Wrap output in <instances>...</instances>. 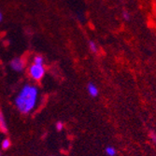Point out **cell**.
I'll list each match as a JSON object with an SVG mask.
<instances>
[{
    "label": "cell",
    "instance_id": "obj_10",
    "mask_svg": "<svg viewBox=\"0 0 156 156\" xmlns=\"http://www.w3.org/2000/svg\"><path fill=\"white\" fill-rule=\"evenodd\" d=\"M10 140L9 138H5L3 141H2V143H1V147L3 150H8L9 147H10Z\"/></svg>",
    "mask_w": 156,
    "mask_h": 156
},
{
    "label": "cell",
    "instance_id": "obj_2",
    "mask_svg": "<svg viewBox=\"0 0 156 156\" xmlns=\"http://www.w3.org/2000/svg\"><path fill=\"white\" fill-rule=\"evenodd\" d=\"M45 72L46 71H45L44 66H39V65H36V64L31 65L29 69H28L29 76L36 81H38L43 78L45 75Z\"/></svg>",
    "mask_w": 156,
    "mask_h": 156
},
{
    "label": "cell",
    "instance_id": "obj_12",
    "mask_svg": "<svg viewBox=\"0 0 156 156\" xmlns=\"http://www.w3.org/2000/svg\"><path fill=\"white\" fill-rule=\"evenodd\" d=\"M151 140L153 141L154 143H156V135L155 134H151Z\"/></svg>",
    "mask_w": 156,
    "mask_h": 156
},
{
    "label": "cell",
    "instance_id": "obj_9",
    "mask_svg": "<svg viewBox=\"0 0 156 156\" xmlns=\"http://www.w3.org/2000/svg\"><path fill=\"white\" fill-rule=\"evenodd\" d=\"M105 151H106V154L108 156H115L116 155V150L113 147H110V146L107 147Z\"/></svg>",
    "mask_w": 156,
    "mask_h": 156
},
{
    "label": "cell",
    "instance_id": "obj_14",
    "mask_svg": "<svg viewBox=\"0 0 156 156\" xmlns=\"http://www.w3.org/2000/svg\"><path fill=\"white\" fill-rule=\"evenodd\" d=\"M0 156H1V154H0Z\"/></svg>",
    "mask_w": 156,
    "mask_h": 156
},
{
    "label": "cell",
    "instance_id": "obj_13",
    "mask_svg": "<svg viewBox=\"0 0 156 156\" xmlns=\"http://www.w3.org/2000/svg\"><path fill=\"white\" fill-rule=\"evenodd\" d=\"M2 19H3V16H2V13H1V11H0V22L2 21Z\"/></svg>",
    "mask_w": 156,
    "mask_h": 156
},
{
    "label": "cell",
    "instance_id": "obj_3",
    "mask_svg": "<svg viewBox=\"0 0 156 156\" xmlns=\"http://www.w3.org/2000/svg\"><path fill=\"white\" fill-rule=\"evenodd\" d=\"M9 66L11 67L12 70L16 72H22L23 70L24 69V61L22 59V58H19V57H16V58H13L10 63H9Z\"/></svg>",
    "mask_w": 156,
    "mask_h": 156
},
{
    "label": "cell",
    "instance_id": "obj_7",
    "mask_svg": "<svg viewBox=\"0 0 156 156\" xmlns=\"http://www.w3.org/2000/svg\"><path fill=\"white\" fill-rule=\"evenodd\" d=\"M122 17L125 22H129L131 20V13L129 12V10L123 9L122 10Z\"/></svg>",
    "mask_w": 156,
    "mask_h": 156
},
{
    "label": "cell",
    "instance_id": "obj_11",
    "mask_svg": "<svg viewBox=\"0 0 156 156\" xmlns=\"http://www.w3.org/2000/svg\"><path fill=\"white\" fill-rule=\"evenodd\" d=\"M55 126H56V130L57 131H62L64 128V123L62 122H57Z\"/></svg>",
    "mask_w": 156,
    "mask_h": 156
},
{
    "label": "cell",
    "instance_id": "obj_6",
    "mask_svg": "<svg viewBox=\"0 0 156 156\" xmlns=\"http://www.w3.org/2000/svg\"><path fill=\"white\" fill-rule=\"evenodd\" d=\"M88 47H89V50L93 53H97L98 52V46L94 40H89L88 41Z\"/></svg>",
    "mask_w": 156,
    "mask_h": 156
},
{
    "label": "cell",
    "instance_id": "obj_5",
    "mask_svg": "<svg viewBox=\"0 0 156 156\" xmlns=\"http://www.w3.org/2000/svg\"><path fill=\"white\" fill-rule=\"evenodd\" d=\"M0 131L2 133H7L8 132V124L5 119V116L3 112L0 110Z\"/></svg>",
    "mask_w": 156,
    "mask_h": 156
},
{
    "label": "cell",
    "instance_id": "obj_1",
    "mask_svg": "<svg viewBox=\"0 0 156 156\" xmlns=\"http://www.w3.org/2000/svg\"><path fill=\"white\" fill-rule=\"evenodd\" d=\"M38 94V88L35 85L24 84L14 100L16 108L22 114H29L37 107Z\"/></svg>",
    "mask_w": 156,
    "mask_h": 156
},
{
    "label": "cell",
    "instance_id": "obj_8",
    "mask_svg": "<svg viewBox=\"0 0 156 156\" xmlns=\"http://www.w3.org/2000/svg\"><path fill=\"white\" fill-rule=\"evenodd\" d=\"M33 64L39 65V66H44V58L41 55H37L34 57Z\"/></svg>",
    "mask_w": 156,
    "mask_h": 156
},
{
    "label": "cell",
    "instance_id": "obj_4",
    "mask_svg": "<svg viewBox=\"0 0 156 156\" xmlns=\"http://www.w3.org/2000/svg\"><path fill=\"white\" fill-rule=\"evenodd\" d=\"M87 92L92 97H96L99 94V90H98L97 86L93 82H89L87 84Z\"/></svg>",
    "mask_w": 156,
    "mask_h": 156
}]
</instances>
